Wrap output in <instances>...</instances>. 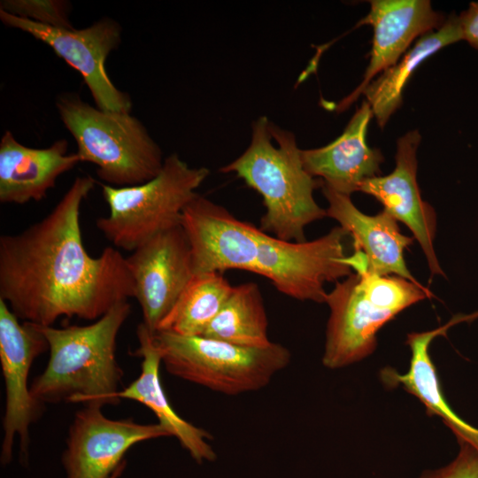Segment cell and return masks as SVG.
Returning a JSON list of instances; mask_svg holds the SVG:
<instances>
[{
	"mask_svg": "<svg viewBox=\"0 0 478 478\" xmlns=\"http://www.w3.org/2000/svg\"><path fill=\"white\" fill-rule=\"evenodd\" d=\"M368 14L360 20L373 27L370 59L359 85L336 106L338 112L355 102L374 77L394 66L417 37L440 28L443 14L428 0H372Z\"/></svg>",
	"mask_w": 478,
	"mask_h": 478,
	"instance_id": "5bb4252c",
	"label": "cell"
},
{
	"mask_svg": "<svg viewBox=\"0 0 478 478\" xmlns=\"http://www.w3.org/2000/svg\"><path fill=\"white\" fill-rule=\"evenodd\" d=\"M67 150L65 139L35 149L5 131L0 142V202L23 204L44 198L57 179L81 162L77 153Z\"/></svg>",
	"mask_w": 478,
	"mask_h": 478,
	"instance_id": "e0dca14e",
	"label": "cell"
},
{
	"mask_svg": "<svg viewBox=\"0 0 478 478\" xmlns=\"http://www.w3.org/2000/svg\"><path fill=\"white\" fill-rule=\"evenodd\" d=\"M130 313V305H115L94 323L62 328L39 326L50 358L44 371L30 386L42 403L62 401L85 405H117L123 371L116 358L118 333Z\"/></svg>",
	"mask_w": 478,
	"mask_h": 478,
	"instance_id": "3957f363",
	"label": "cell"
},
{
	"mask_svg": "<svg viewBox=\"0 0 478 478\" xmlns=\"http://www.w3.org/2000/svg\"><path fill=\"white\" fill-rule=\"evenodd\" d=\"M348 236L339 226L320 238L296 243L259 228L252 273L267 278L278 291L294 299L325 303V283L336 282L352 273L345 262Z\"/></svg>",
	"mask_w": 478,
	"mask_h": 478,
	"instance_id": "ba28073f",
	"label": "cell"
},
{
	"mask_svg": "<svg viewBox=\"0 0 478 478\" xmlns=\"http://www.w3.org/2000/svg\"><path fill=\"white\" fill-rule=\"evenodd\" d=\"M372 117L371 106L364 101L335 141L320 148L301 150L306 172L320 177L324 185L349 196L358 190L362 181L378 176L384 158L366 142Z\"/></svg>",
	"mask_w": 478,
	"mask_h": 478,
	"instance_id": "2e32d148",
	"label": "cell"
},
{
	"mask_svg": "<svg viewBox=\"0 0 478 478\" xmlns=\"http://www.w3.org/2000/svg\"><path fill=\"white\" fill-rule=\"evenodd\" d=\"M420 140L418 130L409 131L397 139L394 170L388 175L365 180L358 191L373 196L385 212L406 225L425 254L431 275L444 276L434 250L436 215L422 199L417 181V150Z\"/></svg>",
	"mask_w": 478,
	"mask_h": 478,
	"instance_id": "4fadbf2b",
	"label": "cell"
},
{
	"mask_svg": "<svg viewBox=\"0 0 478 478\" xmlns=\"http://www.w3.org/2000/svg\"><path fill=\"white\" fill-rule=\"evenodd\" d=\"M459 451L448 465L423 472L419 478H478V451L458 440Z\"/></svg>",
	"mask_w": 478,
	"mask_h": 478,
	"instance_id": "cb8c5ba5",
	"label": "cell"
},
{
	"mask_svg": "<svg viewBox=\"0 0 478 478\" xmlns=\"http://www.w3.org/2000/svg\"><path fill=\"white\" fill-rule=\"evenodd\" d=\"M143 323L153 334L194 275L190 243L182 227L159 233L126 258Z\"/></svg>",
	"mask_w": 478,
	"mask_h": 478,
	"instance_id": "8fae6325",
	"label": "cell"
},
{
	"mask_svg": "<svg viewBox=\"0 0 478 478\" xmlns=\"http://www.w3.org/2000/svg\"><path fill=\"white\" fill-rule=\"evenodd\" d=\"M201 335L243 347L269 346L273 342L268 337V320L258 286L254 282L234 286Z\"/></svg>",
	"mask_w": 478,
	"mask_h": 478,
	"instance_id": "44dd1931",
	"label": "cell"
},
{
	"mask_svg": "<svg viewBox=\"0 0 478 478\" xmlns=\"http://www.w3.org/2000/svg\"><path fill=\"white\" fill-rule=\"evenodd\" d=\"M126 460H124L118 468L112 473L110 478H119L126 468Z\"/></svg>",
	"mask_w": 478,
	"mask_h": 478,
	"instance_id": "484cf974",
	"label": "cell"
},
{
	"mask_svg": "<svg viewBox=\"0 0 478 478\" xmlns=\"http://www.w3.org/2000/svg\"><path fill=\"white\" fill-rule=\"evenodd\" d=\"M136 334L139 347L132 354L143 358L141 374L127 387L119 390L116 397L135 400L150 408L158 423L179 441L196 462L215 460L216 453L207 441L211 435L177 414L167 399L160 381L162 359L154 342V334L143 322L138 325Z\"/></svg>",
	"mask_w": 478,
	"mask_h": 478,
	"instance_id": "ac0fdd59",
	"label": "cell"
},
{
	"mask_svg": "<svg viewBox=\"0 0 478 478\" xmlns=\"http://www.w3.org/2000/svg\"><path fill=\"white\" fill-rule=\"evenodd\" d=\"M446 328L447 326H444L431 331L408 334L406 343L412 351L408 372L402 374L391 367H386L382 370L381 378L387 387L401 385L425 405L428 414L441 417L458 440L469 443L478 451V428L464 421L445 401L428 353L433 339Z\"/></svg>",
	"mask_w": 478,
	"mask_h": 478,
	"instance_id": "d6986e66",
	"label": "cell"
},
{
	"mask_svg": "<svg viewBox=\"0 0 478 478\" xmlns=\"http://www.w3.org/2000/svg\"><path fill=\"white\" fill-rule=\"evenodd\" d=\"M95 180L77 177L51 212L14 235L0 236V299L19 320L52 326L61 317L96 320L135 297L126 258L108 246L86 251L80 226Z\"/></svg>",
	"mask_w": 478,
	"mask_h": 478,
	"instance_id": "6da1fadb",
	"label": "cell"
},
{
	"mask_svg": "<svg viewBox=\"0 0 478 478\" xmlns=\"http://www.w3.org/2000/svg\"><path fill=\"white\" fill-rule=\"evenodd\" d=\"M462 40L478 50V1L470 3L459 16Z\"/></svg>",
	"mask_w": 478,
	"mask_h": 478,
	"instance_id": "d4e9b609",
	"label": "cell"
},
{
	"mask_svg": "<svg viewBox=\"0 0 478 478\" xmlns=\"http://www.w3.org/2000/svg\"><path fill=\"white\" fill-rule=\"evenodd\" d=\"M432 293L420 282L397 275L353 272L328 293L323 365L341 368L362 360L375 350L380 328L405 308Z\"/></svg>",
	"mask_w": 478,
	"mask_h": 478,
	"instance_id": "277c9868",
	"label": "cell"
},
{
	"mask_svg": "<svg viewBox=\"0 0 478 478\" xmlns=\"http://www.w3.org/2000/svg\"><path fill=\"white\" fill-rule=\"evenodd\" d=\"M233 289L234 286L221 273L195 274L173 307L160 322L158 331L201 335Z\"/></svg>",
	"mask_w": 478,
	"mask_h": 478,
	"instance_id": "7402d4cb",
	"label": "cell"
},
{
	"mask_svg": "<svg viewBox=\"0 0 478 478\" xmlns=\"http://www.w3.org/2000/svg\"><path fill=\"white\" fill-rule=\"evenodd\" d=\"M49 349L37 325L20 323L7 304L0 299V362L5 386V410L1 462L12 461L16 436L20 454L27 461L29 426L40 416L42 404L32 395L28 374L34 360Z\"/></svg>",
	"mask_w": 478,
	"mask_h": 478,
	"instance_id": "30bf717a",
	"label": "cell"
},
{
	"mask_svg": "<svg viewBox=\"0 0 478 478\" xmlns=\"http://www.w3.org/2000/svg\"><path fill=\"white\" fill-rule=\"evenodd\" d=\"M98 405H85L70 426L62 464L66 478H110L135 443L171 436L159 423L111 420Z\"/></svg>",
	"mask_w": 478,
	"mask_h": 478,
	"instance_id": "7c38bea8",
	"label": "cell"
},
{
	"mask_svg": "<svg viewBox=\"0 0 478 478\" xmlns=\"http://www.w3.org/2000/svg\"><path fill=\"white\" fill-rule=\"evenodd\" d=\"M56 105L81 162L94 164L104 184L135 186L160 172L165 158L159 145L130 112L101 110L77 94L60 96Z\"/></svg>",
	"mask_w": 478,
	"mask_h": 478,
	"instance_id": "5b68a950",
	"label": "cell"
},
{
	"mask_svg": "<svg viewBox=\"0 0 478 478\" xmlns=\"http://www.w3.org/2000/svg\"><path fill=\"white\" fill-rule=\"evenodd\" d=\"M0 19L5 26L26 32L49 45L57 56L78 71L97 108L130 112V96L114 86L105 71L107 57L121 41V27L117 21L102 18L82 29H65L41 25L4 11H0Z\"/></svg>",
	"mask_w": 478,
	"mask_h": 478,
	"instance_id": "9c48e42d",
	"label": "cell"
},
{
	"mask_svg": "<svg viewBox=\"0 0 478 478\" xmlns=\"http://www.w3.org/2000/svg\"><path fill=\"white\" fill-rule=\"evenodd\" d=\"M204 166L191 167L177 153L164 159L160 172L151 180L135 186L102 184L109 214L96 225L115 247L128 251L159 233L181 225L185 207L208 177Z\"/></svg>",
	"mask_w": 478,
	"mask_h": 478,
	"instance_id": "8992f818",
	"label": "cell"
},
{
	"mask_svg": "<svg viewBox=\"0 0 478 478\" xmlns=\"http://www.w3.org/2000/svg\"><path fill=\"white\" fill-rule=\"evenodd\" d=\"M154 342L168 373L229 396L266 387L291 358L285 346L275 343L251 348L167 331L156 332Z\"/></svg>",
	"mask_w": 478,
	"mask_h": 478,
	"instance_id": "52a82bcc",
	"label": "cell"
},
{
	"mask_svg": "<svg viewBox=\"0 0 478 478\" xmlns=\"http://www.w3.org/2000/svg\"><path fill=\"white\" fill-rule=\"evenodd\" d=\"M0 11L41 25L73 29L69 20L70 4L62 0H3Z\"/></svg>",
	"mask_w": 478,
	"mask_h": 478,
	"instance_id": "603a6c76",
	"label": "cell"
},
{
	"mask_svg": "<svg viewBox=\"0 0 478 478\" xmlns=\"http://www.w3.org/2000/svg\"><path fill=\"white\" fill-rule=\"evenodd\" d=\"M328 206L327 216L335 220L353 238L355 251L364 254L366 272L378 275H397L418 282L406 266L404 252L413 237L401 233L397 220L384 210L366 215L352 203L351 196L321 186Z\"/></svg>",
	"mask_w": 478,
	"mask_h": 478,
	"instance_id": "9a60e30c",
	"label": "cell"
},
{
	"mask_svg": "<svg viewBox=\"0 0 478 478\" xmlns=\"http://www.w3.org/2000/svg\"><path fill=\"white\" fill-rule=\"evenodd\" d=\"M461 40L459 16L452 13L440 28L420 36L401 59L366 86L362 94L380 127L402 104L404 89L418 66L441 49Z\"/></svg>",
	"mask_w": 478,
	"mask_h": 478,
	"instance_id": "ffe728a7",
	"label": "cell"
},
{
	"mask_svg": "<svg viewBox=\"0 0 478 478\" xmlns=\"http://www.w3.org/2000/svg\"><path fill=\"white\" fill-rule=\"evenodd\" d=\"M220 172L235 173L261 195L266 212L259 228L281 240L305 242V227L327 217L313 197L323 181L305 169L295 135L267 117L252 123L248 148Z\"/></svg>",
	"mask_w": 478,
	"mask_h": 478,
	"instance_id": "7a4b0ae2",
	"label": "cell"
}]
</instances>
